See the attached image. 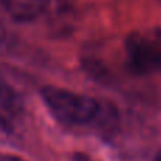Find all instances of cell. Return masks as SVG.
<instances>
[{"instance_id": "obj_1", "label": "cell", "mask_w": 161, "mask_h": 161, "mask_svg": "<svg viewBox=\"0 0 161 161\" xmlns=\"http://www.w3.org/2000/svg\"><path fill=\"white\" fill-rule=\"evenodd\" d=\"M41 97L57 122L69 127L95 126L105 131L116 125V109L109 103H102L88 95L76 93L57 86L41 89Z\"/></svg>"}, {"instance_id": "obj_2", "label": "cell", "mask_w": 161, "mask_h": 161, "mask_svg": "<svg viewBox=\"0 0 161 161\" xmlns=\"http://www.w3.org/2000/svg\"><path fill=\"white\" fill-rule=\"evenodd\" d=\"M129 69L140 76L161 72V30L133 31L125 40Z\"/></svg>"}, {"instance_id": "obj_3", "label": "cell", "mask_w": 161, "mask_h": 161, "mask_svg": "<svg viewBox=\"0 0 161 161\" xmlns=\"http://www.w3.org/2000/svg\"><path fill=\"white\" fill-rule=\"evenodd\" d=\"M24 106L20 95L0 80V131L10 133L21 122Z\"/></svg>"}, {"instance_id": "obj_4", "label": "cell", "mask_w": 161, "mask_h": 161, "mask_svg": "<svg viewBox=\"0 0 161 161\" xmlns=\"http://www.w3.org/2000/svg\"><path fill=\"white\" fill-rule=\"evenodd\" d=\"M71 0H16L10 3L14 14L21 19H34L48 10H64L69 7Z\"/></svg>"}, {"instance_id": "obj_5", "label": "cell", "mask_w": 161, "mask_h": 161, "mask_svg": "<svg viewBox=\"0 0 161 161\" xmlns=\"http://www.w3.org/2000/svg\"><path fill=\"white\" fill-rule=\"evenodd\" d=\"M74 160H75V161H92L88 156H86V154H75Z\"/></svg>"}, {"instance_id": "obj_6", "label": "cell", "mask_w": 161, "mask_h": 161, "mask_svg": "<svg viewBox=\"0 0 161 161\" xmlns=\"http://www.w3.org/2000/svg\"><path fill=\"white\" fill-rule=\"evenodd\" d=\"M0 161H23L17 157H11V156H0Z\"/></svg>"}, {"instance_id": "obj_7", "label": "cell", "mask_w": 161, "mask_h": 161, "mask_svg": "<svg viewBox=\"0 0 161 161\" xmlns=\"http://www.w3.org/2000/svg\"><path fill=\"white\" fill-rule=\"evenodd\" d=\"M154 161H161V151H160V153L156 156V158H154Z\"/></svg>"}]
</instances>
